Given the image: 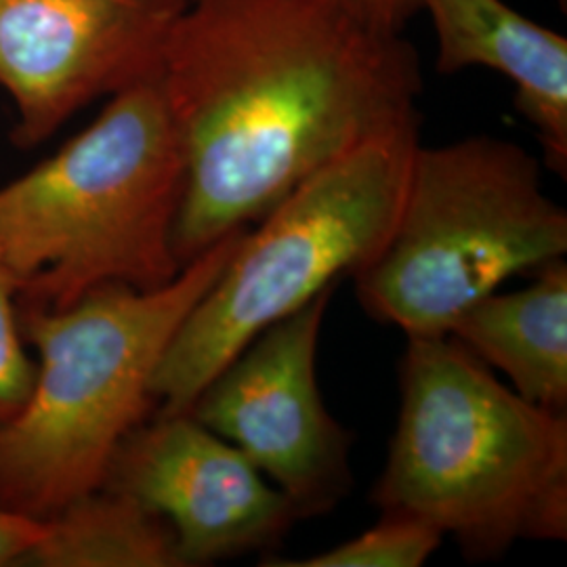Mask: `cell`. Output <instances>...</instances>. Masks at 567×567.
I'll use <instances>...</instances> for the list:
<instances>
[{
    "label": "cell",
    "instance_id": "obj_1",
    "mask_svg": "<svg viewBox=\"0 0 567 567\" xmlns=\"http://www.w3.org/2000/svg\"><path fill=\"white\" fill-rule=\"evenodd\" d=\"M158 84L185 164V267L326 166L419 133L425 81L404 32L343 0H189Z\"/></svg>",
    "mask_w": 567,
    "mask_h": 567
},
{
    "label": "cell",
    "instance_id": "obj_2",
    "mask_svg": "<svg viewBox=\"0 0 567 567\" xmlns=\"http://www.w3.org/2000/svg\"><path fill=\"white\" fill-rule=\"evenodd\" d=\"M383 513L454 536L471 559L567 538V416L503 385L452 337H408Z\"/></svg>",
    "mask_w": 567,
    "mask_h": 567
},
{
    "label": "cell",
    "instance_id": "obj_3",
    "mask_svg": "<svg viewBox=\"0 0 567 567\" xmlns=\"http://www.w3.org/2000/svg\"><path fill=\"white\" fill-rule=\"evenodd\" d=\"M185 189L158 74L107 97L51 158L0 185V261L28 307L63 309L103 286L154 290L182 274Z\"/></svg>",
    "mask_w": 567,
    "mask_h": 567
},
{
    "label": "cell",
    "instance_id": "obj_4",
    "mask_svg": "<svg viewBox=\"0 0 567 567\" xmlns=\"http://www.w3.org/2000/svg\"><path fill=\"white\" fill-rule=\"evenodd\" d=\"M246 231L227 234L161 288L103 286L63 309L25 307L21 330L39 362L28 400L0 425V505L49 519L103 487L154 400L166 347Z\"/></svg>",
    "mask_w": 567,
    "mask_h": 567
},
{
    "label": "cell",
    "instance_id": "obj_5",
    "mask_svg": "<svg viewBox=\"0 0 567 567\" xmlns=\"http://www.w3.org/2000/svg\"><path fill=\"white\" fill-rule=\"evenodd\" d=\"M567 252V213L517 143L473 135L416 145L385 244L353 276L358 299L405 337H447L513 276Z\"/></svg>",
    "mask_w": 567,
    "mask_h": 567
},
{
    "label": "cell",
    "instance_id": "obj_6",
    "mask_svg": "<svg viewBox=\"0 0 567 567\" xmlns=\"http://www.w3.org/2000/svg\"><path fill=\"white\" fill-rule=\"evenodd\" d=\"M419 133L368 143L301 183L244 234L187 313L152 381L161 414L187 412L267 326L355 276L385 244Z\"/></svg>",
    "mask_w": 567,
    "mask_h": 567
},
{
    "label": "cell",
    "instance_id": "obj_7",
    "mask_svg": "<svg viewBox=\"0 0 567 567\" xmlns=\"http://www.w3.org/2000/svg\"><path fill=\"white\" fill-rule=\"evenodd\" d=\"M334 288L267 326L187 410L274 480L299 519L337 507L351 486V435L328 412L316 374Z\"/></svg>",
    "mask_w": 567,
    "mask_h": 567
},
{
    "label": "cell",
    "instance_id": "obj_8",
    "mask_svg": "<svg viewBox=\"0 0 567 567\" xmlns=\"http://www.w3.org/2000/svg\"><path fill=\"white\" fill-rule=\"evenodd\" d=\"M189 0H0V86L16 142L39 145L84 105L158 74Z\"/></svg>",
    "mask_w": 567,
    "mask_h": 567
},
{
    "label": "cell",
    "instance_id": "obj_9",
    "mask_svg": "<svg viewBox=\"0 0 567 567\" xmlns=\"http://www.w3.org/2000/svg\"><path fill=\"white\" fill-rule=\"evenodd\" d=\"M103 486L163 517L185 567L271 548L299 519L238 447L189 412L137 426L122 442Z\"/></svg>",
    "mask_w": 567,
    "mask_h": 567
},
{
    "label": "cell",
    "instance_id": "obj_10",
    "mask_svg": "<svg viewBox=\"0 0 567 567\" xmlns=\"http://www.w3.org/2000/svg\"><path fill=\"white\" fill-rule=\"evenodd\" d=\"M435 32V68H487L513 82L548 171L567 175V39L505 0H419Z\"/></svg>",
    "mask_w": 567,
    "mask_h": 567
},
{
    "label": "cell",
    "instance_id": "obj_11",
    "mask_svg": "<svg viewBox=\"0 0 567 567\" xmlns=\"http://www.w3.org/2000/svg\"><path fill=\"white\" fill-rule=\"evenodd\" d=\"M486 365L505 372L513 391L550 412H567V265L538 269L526 288L492 292L466 309L450 334Z\"/></svg>",
    "mask_w": 567,
    "mask_h": 567
},
{
    "label": "cell",
    "instance_id": "obj_12",
    "mask_svg": "<svg viewBox=\"0 0 567 567\" xmlns=\"http://www.w3.org/2000/svg\"><path fill=\"white\" fill-rule=\"evenodd\" d=\"M25 566L185 567L173 529L112 487L89 492L47 519Z\"/></svg>",
    "mask_w": 567,
    "mask_h": 567
},
{
    "label": "cell",
    "instance_id": "obj_13",
    "mask_svg": "<svg viewBox=\"0 0 567 567\" xmlns=\"http://www.w3.org/2000/svg\"><path fill=\"white\" fill-rule=\"evenodd\" d=\"M444 534L416 517L383 513L364 534L305 559H274L269 567H421L442 547Z\"/></svg>",
    "mask_w": 567,
    "mask_h": 567
},
{
    "label": "cell",
    "instance_id": "obj_14",
    "mask_svg": "<svg viewBox=\"0 0 567 567\" xmlns=\"http://www.w3.org/2000/svg\"><path fill=\"white\" fill-rule=\"evenodd\" d=\"M18 299V284L0 261V425L28 400L34 381V362L21 334Z\"/></svg>",
    "mask_w": 567,
    "mask_h": 567
},
{
    "label": "cell",
    "instance_id": "obj_15",
    "mask_svg": "<svg viewBox=\"0 0 567 567\" xmlns=\"http://www.w3.org/2000/svg\"><path fill=\"white\" fill-rule=\"evenodd\" d=\"M47 532V519L0 505V567L25 566Z\"/></svg>",
    "mask_w": 567,
    "mask_h": 567
},
{
    "label": "cell",
    "instance_id": "obj_16",
    "mask_svg": "<svg viewBox=\"0 0 567 567\" xmlns=\"http://www.w3.org/2000/svg\"><path fill=\"white\" fill-rule=\"evenodd\" d=\"M364 20L391 32H404L405 25L421 11L419 0H343Z\"/></svg>",
    "mask_w": 567,
    "mask_h": 567
},
{
    "label": "cell",
    "instance_id": "obj_17",
    "mask_svg": "<svg viewBox=\"0 0 567 567\" xmlns=\"http://www.w3.org/2000/svg\"><path fill=\"white\" fill-rule=\"evenodd\" d=\"M557 4H559V7H561V9H564V11H566L567 0H557Z\"/></svg>",
    "mask_w": 567,
    "mask_h": 567
}]
</instances>
